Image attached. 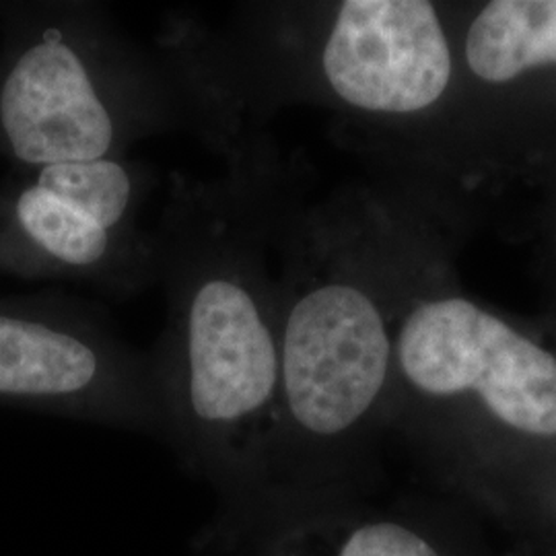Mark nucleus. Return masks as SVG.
Instances as JSON below:
<instances>
[{
    "label": "nucleus",
    "instance_id": "9",
    "mask_svg": "<svg viewBox=\"0 0 556 556\" xmlns=\"http://www.w3.org/2000/svg\"><path fill=\"white\" fill-rule=\"evenodd\" d=\"M540 181L546 188V243H548V264H551V277L555 280L556 293V163L551 165L546 172H542ZM553 324H556V318Z\"/></svg>",
    "mask_w": 556,
    "mask_h": 556
},
{
    "label": "nucleus",
    "instance_id": "8",
    "mask_svg": "<svg viewBox=\"0 0 556 556\" xmlns=\"http://www.w3.org/2000/svg\"><path fill=\"white\" fill-rule=\"evenodd\" d=\"M337 556H439L433 546L394 521L358 526L338 546Z\"/></svg>",
    "mask_w": 556,
    "mask_h": 556
},
{
    "label": "nucleus",
    "instance_id": "1",
    "mask_svg": "<svg viewBox=\"0 0 556 556\" xmlns=\"http://www.w3.org/2000/svg\"><path fill=\"white\" fill-rule=\"evenodd\" d=\"M225 169L172 174L157 227L155 285L165 326L149 351L165 439L236 517L270 484L277 427V241L301 199L264 128L241 124L213 140Z\"/></svg>",
    "mask_w": 556,
    "mask_h": 556
},
{
    "label": "nucleus",
    "instance_id": "6",
    "mask_svg": "<svg viewBox=\"0 0 556 556\" xmlns=\"http://www.w3.org/2000/svg\"><path fill=\"white\" fill-rule=\"evenodd\" d=\"M457 62L470 174L556 163V0L457 4Z\"/></svg>",
    "mask_w": 556,
    "mask_h": 556
},
{
    "label": "nucleus",
    "instance_id": "4",
    "mask_svg": "<svg viewBox=\"0 0 556 556\" xmlns=\"http://www.w3.org/2000/svg\"><path fill=\"white\" fill-rule=\"evenodd\" d=\"M192 128L178 75L91 0L0 2V160L9 169L126 157Z\"/></svg>",
    "mask_w": 556,
    "mask_h": 556
},
{
    "label": "nucleus",
    "instance_id": "7",
    "mask_svg": "<svg viewBox=\"0 0 556 556\" xmlns=\"http://www.w3.org/2000/svg\"><path fill=\"white\" fill-rule=\"evenodd\" d=\"M0 275L135 298L155 285L153 233H122L96 219L68 161L9 169L0 179Z\"/></svg>",
    "mask_w": 556,
    "mask_h": 556
},
{
    "label": "nucleus",
    "instance_id": "5",
    "mask_svg": "<svg viewBox=\"0 0 556 556\" xmlns=\"http://www.w3.org/2000/svg\"><path fill=\"white\" fill-rule=\"evenodd\" d=\"M0 400L165 439L149 353L59 291L0 298Z\"/></svg>",
    "mask_w": 556,
    "mask_h": 556
},
{
    "label": "nucleus",
    "instance_id": "3",
    "mask_svg": "<svg viewBox=\"0 0 556 556\" xmlns=\"http://www.w3.org/2000/svg\"><path fill=\"white\" fill-rule=\"evenodd\" d=\"M396 245V202L379 184L299 199L282 220L268 493L314 447L358 435L392 390Z\"/></svg>",
    "mask_w": 556,
    "mask_h": 556
},
{
    "label": "nucleus",
    "instance_id": "2",
    "mask_svg": "<svg viewBox=\"0 0 556 556\" xmlns=\"http://www.w3.org/2000/svg\"><path fill=\"white\" fill-rule=\"evenodd\" d=\"M456 29L454 2H243L220 27L172 13L160 52L202 108L258 128L328 110L379 181L435 199L438 178H470Z\"/></svg>",
    "mask_w": 556,
    "mask_h": 556
}]
</instances>
